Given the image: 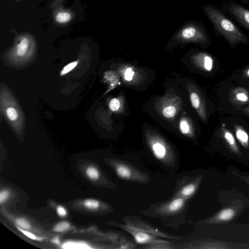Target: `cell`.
<instances>
[{"mask_svg": "<svg viewBox=\"0 0 249 249\" xmlns=\"http://www.w3.org/2000/svg\"><path fill=\"white\" fill-rule=\"evenodd\" d=\"M225 124H222L223 137L227 143L230 146V147L234 151H238V149L236 146L234 137L232 134L225 127Z\"/></svg>", "mask_w": 249, "mask_h": 249, "instance_id": "cell-8", "label": "cell"}, {"mask_svg": "<svg viewBox=\"0 0 249 249\" xmlns=\"http://www.w3.org/2000/svg\"><path fill=\"white\" fill-rule=\"evenodd\" d=\"M152 150L154 156L158 160H162L166 154L165 147L160 142H155L152 145Z\"/></svg>", "mask_w": 249, "mask_h": 249, "instance_id": "cell-9", "label": "cell"}, {"mask_svg": "<svg viewBox=\"0 0 249 249\" xmlns=\"http://www.w3.org/2000/svg\"><path fill=\"white\" fill-rule=\"evenodd\" d=\"M87 176L91 180H96L100 176L98 169L94 166H90L86 169Z\"/></svg>", "mask_w": 249, "mask_h": 249, "instance_id": "cell-15", "label": "cell"}, {"mask_svg": "<svg viewBox=\"0 0 249 249\" xmlns=\"http://www.w3.org/2000/svg\"><path fill=\"white\" fill-rule=\"evenodd\" d=\"M205 12L214 29L232 46L240 43L249 42L248 38L231 20L219 9L212 6H207Z\"/></svg>", "mask_w": 249, "mask_h": 249, "instance_id": "cell-1", "label": "cell"}, {"mask_svg": "<svg viewBox=\"0 0 249 249\" xmlns=\"http://www.w3.org/2000/svg\"><path fill=\"white\" fill-rule=\"evenodd\" d=\"M78 61H74L66 65L60 72V75H64L72 70L77 65Z\"/></svg>", "mask_w": 249, "mask_h": 249, "instance_id": "cell-23", "label": "cell"}, {"mask_svg": "<svg viewBox=\"0 0 249 249\" xmlns=\"http://www.w3.org/2000/svg\"><path fill=\"white\" fill-rule=\"evenodd\" d=\"M56 212L58 215L61 217H64L67 215V212L66 209L62 206H58L56 208Z\"/></svg>", "mask_w": 249, "mask_h": 249, "instance_id": "cell-30", "label": "cell"}, {"mask_svg": "<svg viewBox=\"0 0 249 249\" xmlns=\"http://www.w3.org/2000/svg\"><path fill=\"white\" fill-rule=\"evenodd\" d=\"M64 249H89L91 248L85 242L69 241L65 242L62 246Z\"/></svg>", "mask_w": 249, "mask_h": 249, "instance_id": "cell-11", "label": "cell"}, {"mask_svg": "<svg viewBox=\"0 0 249 249\" xmlns=\"http://www.w3.org/2000/svg\"><path fill=\"white\" fill-rule=\"evenodd\" d=\"M118 176L123 179H128L132 176V172L129 167L124 164H119L115 168Z\"/></svg>", "mask_w": 249, "mask_h": 249, "instance_id": "cell-7", "label": "cell"}, {"mask_svg": "<svg viewBox=\"0 0 249 249\" xmlns=\"http://www.w3.org/2000/svg\"><path fill=\"white\" fill-rule=\"evenodd\" d=\"M235 133L237 139L244 147L249 144V137L248 134L242 127L236 125L235 126Z\"/></svg>", "mask_w": 249, "mask_h": 249, "instance_id": "cell-6", "label": "cell"}, {"mask_svg": "<svg viewBox=\"0 0 249 249\" xmlns=\"http://www.w3.org/2000/svg\"><path fill=\"white\" fill-rule=\"evenodd\" d=\"M234 98L239 103H245L249 101L248 95L244 91H238L234 94Z\"/></svg>", "mask_w": 249, "mask_h": 249, "instance_id": "cell-16", "label": "cell"}, {"mask_svg": "<svg viewBox=\"0 0 249 249\" xmlns=\"http://www.w3.org/2000/svg\"><path fill=\"white\" fill-rule=\"evenodd\" d=\"M84 206L89 209H96L100 205L99 202L95 199H88L84 202Z\"/></svg>", "mask_w": 249, "mask_h": 249, "instance_id": "cell-18", "label": "cell"}, {"mask_svg": "<svg viewBox=\"0 0 249 249\" xmlns=\"http://www.w3.org/2000/svg\"><path fill=\"white\" fill-rule=\"evenodd\" d=\"M132 234L133 235L135 241L138 244H144L152 242H161V241H158L154 240V238L151 235L143 232L134 231L132 232Z\"/></svg>", "mask_w": 249, "mask_h": 249, "instance_id": "cell-4", "label": "cell"}, {"mask_svg": "<svg viewBox=\"0 0 249 249\" xmlns=\"http://www.w3.org/2000/svg\"><path fill=\"white\" fill-rule=\"evenodd\" d=\"M246 75L247 76L249 77V69H248L246 71Z\"/></svg>", "mask_w": 249, "mask_h": 249, "instance_id": "cell-32", "label": "cell"}, {"mask_svg": "<svg viewBox=\"0 0 249 249\" xmlns=\"http://www.w3.org/2000/svg\"><path fill=\"white\" fill-rule=\"evenodd\" d=\"M71 15L69 13L62 12L58 14L56 17V20L59 23H65L70 20Z\"/></svg>", "mask_w": 249, "mask_h": 249, "instance_id": "cell-21", "label": "cell"}, {"mask_svg": "<svg viewBox=\"0 0 249 249\" xmlns=\"http://www.w3.org/2000/svg\"><path fill=\"white\" fill-rule=\"evenodd\" d=\"M203 68L207 71H211L213 66V59L208 55H204L203 56Z\"/></svg>", "mask_w": 249, "mask_h": 249, "instance_id": "cell-17", "label": "cell"}, {"mask_svg": "<svg viewBox=\"0 0 249 249\" xmlns=\"http://www.w3.org/2000/svg\"><path fill=\"white\" fill-rule=\"evenodd\" d=\"M29 41L27 38H24L18 45L17 49V53L19 56L24 55L28 49Z\"/></svg>", "mask_w": 249, "mask_h": 249, "instance_id": "cell-12", "label": "cell"}, {"mask_svg": "<svg viewBox=\"0 0 249 249\" xmlns=\"http://www.w3.org/2000/svg\"><path fill=\"white\" fill-rule=\"evenodd\" d=\"M6 114L9 119L12 121L16 120L18 117L17 111L12 107L8 108L6 111Z\"/></svg>", "mask_w": 249, "mask_h": 249, "instance_id": "cell-24", "label": "cell"}, {"mask_svg": "<svg viewBox=\"0 0 249 249\" xmlns=\"http://www.w3.org/2000/svg\"><path fill=\"white\" fill-rule=\"evenodd\" d=\"M224 8L236 21L249 31V10L234 2L226 4Z\"/></svg>", "mask_w": 249, "mask_h": 249, "instance_id": "cell-2", "label": "cell"}, {"mask_svg": "<svg viewBox=\"0 0 249 249\" xmlns=\"http://www.w3.org/2000/svg\"><path fill=\"white\" fill-rule=\"evenodd\" d=\"M181 36L185 39H191L195 37L201 39L205 38V36L202 32L199 31L193 26L188 27L184 29L182 31Z\"/></svg>", "mask_w": 249, "mask_h": 249, "instance_id": "cell-5", "label": "cell"}, {"mask_svg": "<svg viewBox=\"0 0 249 249\" xmlns=\"http://www.w3.org/2000/svg\"><path fill=\"white\" fill-rule=\"evenodd\" d=\"M185 198L179 196L171 201L166 205L165 211L168 213H174L182 209L185 204Z\"/></svg>", "mask_w": 249, "mask_h": 249, "instance_id": "cell-3", "label": "cell"}, {"mask_svg": "<svg viewBox=\"0 0 249 249\" xmlns=\"http://www.w3.org/2000/svg\"><path fill=\"white\" fill-rule=\"evenodd\" d=\"M52 242L55 244H59V240L57 237H55L52 240Z\"/></svg>", "mask_w": 249, "mask_h": 249, "instance_id": "cell-31", "label": "cell"}, {"mask_svg": "<svg viewBox=\"0 0 249 249\" xmlns=\"http://www.w3.org/2000/svg\"><path fill=\"white\" fill-rule=\"evenodd\" d=\"M196 186L195 184L191 183L184 186L179 192V196L184 198H188L192 196L195 192Z\"/></svg>", "mask_w": 249, "mask_h": 249, "instance_id": "cell-10", "label": "cell"}, {"mask_svg": "<svg viewBox=\"0 0 249 249\" xmlns=\"http://www.w3.org/2000/svg\"><path fill=\"white\" fill-rule=\"evenodd\" d=\"M190 100L193 107L196 109H199L201 107V102L199 95L195 92H192L190 94Z\"/></svg>", "mask_w": 249, "mask_h": 249, "instance_id": "cell-14", "label": "cell"}, {"mask_svg": "<svg viewBox=\"0 0 249 249\" xmlns=\"http://www.w3.org/2000/svg\"><path fill=\"white\" fill-rule=\"evenodd\" d=\"M120 106V103L118 99L116 98L112 99L109 103V108L112 111L117 110Z\"/></svg>", "mask_w": 249, "mask_h": 249, "instance_id": "cell-26", "label": "cell"}, {"mask_svg": "<svg viewBox=\"0 0 249 249\" xmlns=\"http://www.w3.org/2000/svg\"><path fill=\"white\" fill-rule=\"evenodd\" d=\"M17 227V228L21 232H22L25 235L27 236L30 239H33V240H42V238H38L35 235H34L32 232H30L27 231H26L24 229H21L20 228Z\"/></svg>", "mask_w": 249, "mask_h": 249, "instance_id": "cell-27", "label": "cell"}, {"mask_svg": "<svg viewBox=\"0 0 249 249\" xmlns=\"http://www.w3.org/2000/svg\"><path fill=\"white\" fill-rule=\"evenodd\" d=\"M176 112V108L173 106H168L162 110V113L164 117L167 118L173 117Z\"/></svg>", "mask_w": 249, "mask_h": 249, "instance_id": "cell-22", "label": "cell"}, {"mask_svg": "<svg viewBox=\"0 0 249 249\" xmlns=\"http://www.w3.org/2000/svg\"><path fill=\"white\" fill-rule=\"evenodd\" d=\"M17 226L24 230H28L31 228L30 223L23 218H18L15 220Z\"/></svg>", "mask_w": 249, "mask_h": 249, "instance_id": "cell-20", "label": "cell"}, {"mask_svg": "<svg viewBox=\"0 0 249 249\" xmlns=\"http://www.w3.org/2000/svg\"><path fill=\"white\" fill-rule=\"evenodd\" d=\"M234 215V211L230 208L221 211L218 214V218L222 221H228L231 219Z\"/></svg>", "mask_w": 249, "mask_h": 249, "instance_id": "cell-13", "label": "cell"}, {"mask_svg": "<svg viewBox=\"0 0 249 249\" xmlns=\"http://www.w3.org/2000/svg\"><path fill=\"white\" fill-rule=\"evenodd\" d=\"M70 227V225L69 222L63 221L55 225L53 228V230L55 232H62L67 230Z\"/></svg>", "mask_w": 249, "mask_h": 249, "instance_id": "cell-19", "label": "cell"}, {"mask_svg": "<svg viewBox=\"0 0 249 249\" xmlns=\"http://www.w3.org/2000/svg\"><path fill=\"white\" fill-rule=\"evenodd\" d=\"M9 195V192L6 190H2L0 193V202L2 204L8 198Z\"/></svg>", "mask_w": 249, "mask_h": 249, "instance_id": "cell-29", "label": "cell"}, {"mask_svg": "<svg viewBox=\"0 0 249 249\" xmlns=\"http://www.w3.org/2000/svg\"><path fill=\"white\" fill-rule=\"evenodd\" d=\"M179 126L180 131L183 134H187L189 132L190 127L186 121L182 120L180 121Z\"/></svg>", "mask_w": 249, "mask_h": 249, "instance_id": "cell-25", "label": "cell"}, {"mask_svg": "<svg viewBox=\"0 0 249 249\" xmlns=\"http://www.w3.org/2000/svg\"><path fill=\"white\" fill-rule=\"evenodd\" d=\"M134 74V71L131 68H127L124 72V77L126 81H131Z\"/></svg>", "mask_w": 249, "mask_h": 249, "instance_id": "cell-28", "label": "cell"}]
</instances>
